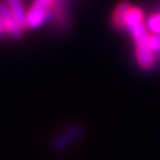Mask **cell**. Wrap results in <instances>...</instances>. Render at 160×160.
<instances>
[{"label":"cell","mask_w":160,"mask_h":160,"mask_svg":"<svg viewBox=\"0 0 160 160\" xmlns=\"http://www.w3.org/2000/svg\"><path fill=\"white\" fill-rule=\"evenodd\" d=\"M8 2V7L13 16L16 17L18 23L20 24L23 28H28L26 25V12H25V7L23 5V0H7Z\"/></svg>","instance_id":"5"},{"label":"cell","mask_w":160,"mask_h":160,"mask_svg":"<svg viewBox=\"0 0 160 160\" xmlns=\"http://www.w3.org/2000/svg\"><path fill=\"white\" fill-rule=\"evenodd\" d=\"M147 48H148L152 52L160 51V34L159 33L149 34L148 42H147Z\"/></svg>","instance_id":"9"},{"label":"cell","mask_w":160,"mask_h":160,"mask_svg":"<svg viewBox=\"0 0 160 160\" xmlns=\"http://www.w3.org/2000/svg\"><path fill=\"white\" fill-rule=\"evenodd\" d=\"M131 34L137 43V46H147L149 34L147 32L146 28L142 25V23H139L137 25H133L131 28H128Z\"/></svg>","instance_id":"6"},{"label":"cell","mask_w":160,"mask_h":160,"mask_svg":"<svg viewBox=\"0 0 160 160\" xmlns=\"http://www.w3.org/2000/svg\"><path fill=\"white\" fill-rule=\"evenodd\" d=\"M83 133H84V129L81 125H72V126L68 127L65 131L59 133L58 135H56L52 139L51 148L55 152H63L71 143L80 140Z\"/></svg>","instance_id":"1"},{"label":"cell","mask_w":160,"mask_h":160,"mask_svg":"<svg viewBox=\"0 0 160 160\" xmlns=\"http://www.w3.org/2000/svg\"><path fill=\"white\" fill-rule=\"evenodd\" d=\"M0 17L4 20V25H5L7 33L11 34L13 38H22L24 28L18 23V20L13 16L10 7L2 2H0Z\"/></svg>","instance_id":"3"},{"label":"cell","mask_w":160,"mask_h":160,"mask_svg":"<svg viewBox=\"0 0 160 160\" xmlns=\"http://www.w3.org/2000/svg\"><path fill=\"white\" fill-rule=\"evenodd\" d=\"M135 56H137L138 63L141 68H143L145 70H149L153 68L154 56H153V52L147 46H137Z\"/></svg>","instance_id":"4"},{"label":"cell","mask_w":160,"mask_h":160,"mask_svg":"<svg viewBox=\"0 0 160 160\" xmlns=\"http://www.w3.org/2000/svg\"><path fill=\"white\" fill-rule=\"evenodd\" d=\"M143 18V12L138 8V7H131L128 12H127L126 17H125V23L123 26H126L127 29L131 28L133 25H137V24L141 23Z\"/></svg>","instance_id":"7"},{"label":"cell","mask_w":160,"mask_h":160,"mask_svg":"<svg viewBox=\"0 0 160 160\" xmlns=\"http://www.w3.org/2000/svg\"><path fill=\"white\" fill-rule=\"evenodd\" d=\"M4 32H6V29H5V25H4L2 18L0 17V34H2Z\"/></svg>","instance_id":"11"},{"label":"cell","mask_w":160,"mask_h":160,"mask_svg":"<svg viewBox=\"0 0 160 160\" xmlns=\"http://www.w3.org/2000/svg\"><path fill=\"white\" fill-rule=\"evenodd\" d=\"M52 17V11L48 10L42 5L33 2L29 12L26 13V25L31 29H37L48 22Z\"/></svg>","instance_id":"2"},{"label":"cell","mask_w":160,"mask_h":160,"mask_svg":"<svg viewBox=\"0 0 160 160\" xmlns=\"http://www.w3.org/2000/svg\"><path fill=\"white\" fill-rule=\"evenodd\" d=\"M131 8V5L127 2V1H123L121 2L120 5L116 7L114 14H113V23L116 28H122L123 26V23H125V17H126L127 12Z\"/></svg>","instance_id":"8"},{"label":"cell","mask_w":160,"mask_h":160,"mask_svg":"<svg viewBox=\"0 0 160 160\" xmlns=\"http://www.w3.org/2000/svg\"><path fill=\"white\" fill-rule=\"evenodd\" d=\"M147 26L152 32L160 34V14L151 16L147 20Z\"/></svg>","instance_id":"10"}]
</instances>
